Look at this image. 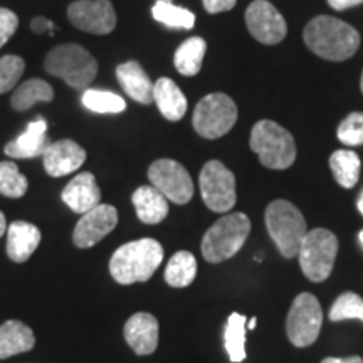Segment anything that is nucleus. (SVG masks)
Instances as JSON below:
<instances>
[{"label": "nucleus", "instance_id": "2f4dec72", "mask_svg": "<svg viewBox=\"0 0 363 363\" xmlns=\"http://www.w3.org/2000/svg\"><path fill=\"white\" fill-rule=\"evenodd\" d=\"M331 321L360 320L363 323V299L355 293H343L337 298L330 310Z\"/></svg>", "mask_w": 363, "mask_h": 363}, {"label": "nucleus", "instance_id": "c9c22d12", "mask_svg": "<svg viewBox=\"0 0 363 363\" xmlns=\"http://www.w3.org/2000/svg\"><path fill=\"white\" fill-rule=\"evenodd\" d=\"M202 2L208 13H220L234 9L238 0H202Z\"/></svg>", "mask_w": 363, "mask_h": 363}, {"label": "nucleus", "instance_id": "c03bdc74", "mask_svg": "<svg viewBox=\"0 0 363 363\" xmlns=\"http://www.w3.org/2000/svg\"><path fill=\"white\" fill-rule=\"evenodd\" d=\"M360 88H362V93H363V72H362V81H360Z\"/></svg>", "mask_w": 363, "mask_h": 363}, {"label": "nucleus", "instance_id": "ea45409f", "mask_svg": "<svg viewBox=\"0 0 363 363\" xmlns=\"http://www.w3.org/2000/svg\"><path fill=\"white\" fill-rule=\"evenodd\" d=\"M6 233H7V220H6V216H4V212H0V238H2Z\"/></svg>", "mask_w": 363, "mask_h": 363}, {"label": "nucleus", "instance_id": "f8f14e48", "mask_svg": "<svg viewBox=\"0 0 363 363\" xmlns=\"http://www.w3.org/2000/svg\"><path fill=\"white\" fill-rule=\"evenodd\" d=\"M67 17L83 33L104 35L116 27V12L110 0H76L67 9Z\"/></svg>", "mask_w": 363, "mask_h": 363}, {"label": "nucleus", "instance_id": "aec40b11", "mask_svg": "<svg viewBox=\"0 0 363 363\" xmlns=\"http://www.w3.org/2000/svg\"><path fill=\"white\" fill-rule=\"evenodd\" d=\"M116 78L131 99L140 104L153 103V83L136 61H126L116 67Z\"/></svg>", "mask_w": 363, "mask_h": 363}, {"label": "nucleus", "instance_id": "5701e85b", "mask_svg": "<svg viewBox=\"0 0 363 363\" xmlns=\"http://www.w3.org/2000/svg\"><path fill=\"white\" fill-rule=\"evenodd\" d=\"M35 345L34 331L17 320L0 325V360L33 350Z\"/></svg>", "mask_w": 363, "mask_h": 363}, {"label": "nucleus", "instance_id": "20e7f679", "mask_svg": "<svg viewBox=\"0 0 363 363\" xmlns=\"http://www.w3.org/2000/svg\"><path fill=\"white\" fill-rule=\"evenodd\" d=\"M251 233V220L242 212L220 217L202 239V256L207 262L227 261L234 257Z\"/></svg>", "mask_w": 363, "mask_h": 363}, {"label": "nucleus", "instance_id": "4be33fe9", "mask_svg": "<svg viewBox=\"0 0 363 363\" xmlns=\"http://www.w3.org/2000/svg\"><path fill=\"white\" fill-rule=\"evenodd\" d=\"M153 101L169 121H180L187 113V98L170 78H160L153 84Z\"/></svg>", "mask_w": 363, "mask_h": 363}, {"label": "nucleus", "instance_id": "dca6fc26", "mask_svg": "<svg viewBox=\"0 0 363 363\" xmlns=\"http://www.w3.org/2000/svg\"><path fill=\"white\" fill-rule=\"evenodd\" d=\"M125 340L136 355H152L158 345V321L150 313H136L126 321Z\"/></svg>", "mask_w": 363, "mask_h": 363}, {"label": "nucleus", "instance_id": "9b49d317", "mask_svg": "<svg viewBox=\"0 0 363 363\" xmlns=\"http://www.w3.org/2000/svg\"><path fill=\"white\" fill-rule=\"evenodd\" d=\"M148 179L167 201L177 206H184L192 201L194 182L184 165L170 158H160L153 162L148 169Z\"/></svg>", "mask_w": 363, "mask_h": 363}, {"label": "nucleus", "instance_id": "ddd939ff", "mask_svg": "<svg viewBox=\"0 0 363 363\" xmlns=\"http://www.w3.org/2000/svg\"><path fill=\"white\" fill-rule=\"evenodd\" d=\"M246 24L252 38L267 45L279 44L288 33L284 17L267 0H256L247 7Z\"/></svg>", "mask_w": 363, "mask_h": 363}, {"label": "nucleus", "instance_id": "f3484780", "mask_svg": "<svg viewBox=\"0 0 363 363\" xmlns=\"http://www.w3.org/2000/svg\"><path fill=\"white\" fill-rule=\"evenodd\" d=\"M62 202L76 214H86L101 203V190L89 172L76 175L62 190Z\"/></svg>", "mask_w": 363, "mask_h": 363}, {"label": "nucleus", "instance_id": "4468645a", "mask_svg": "<svg viewBox=\"0 0 363 363\" xmlns=\"http://www.w3.org/2000/svg\"><path fill=\"white\" fill-rule=\"evenodd\" d=\"M118 224V211L108 203H99L86 212L76 224L72 242L79 249L96 246L99 240L106 238Z\"/></svg>", "mask_w": 363, "mask_h": 363}, {"label": "nucleus", "instance_id": "a211bd4d", "mask_svg": "<svg viewBox=\"0 0 363 363\" xmlns=\"http://www.w3.org/2000/svg\"><path fill=\"white\" fill-rule=\"evenodd\" d=\"M49 145L51 142L48 138V123L44 118H35L24 133L6 145L4 153L11 158H38L44 155Z\"/></svg>", "mask_w": 363, "mask_h": 363}, {"label": "nucleus", "instance_id": "473e14b6", "mask_svg": "<svg viewBox=\"0 0 363 363\" xmlns=\"http://www.w3.org/2000/svg\"><path fill=\"white\" fill-rule=\"evenodd\" d=\"M26 71V62L21 56L7 54L0 59V94L11 91L19 83Z\"/></svg>", "mask_w": 363, "mask_h": 363}, {"label": "nucleus", "instance_id": "f257e3e1", "mask_svg": "<svg viewBox=\"0 0 363 363\" xmlns=\"http://www.w3.org/2000/svg\"><path fill=\"white\" fill-rule=\"evenodd\" d=\"M305 43L316 56L328 61H345L357 52L360 34L337 17H315L305 27Z\"/></svg>", "mask_w": 363, "mask_h": 363}, {"label": "nucleus", "instance_id": "2eb2a0df", "mask_svg": "<svg viewBox=\"0 0 363 363\" xmlns=\"http://www.w3.org/2000/svg\"><path fill=\"white\" fill-rule=\"evenodd\" d=\"M86 160L83 147L72 140H59L48 147L44 152V170L51 177H65L79 170Z\"/></svg>", "mask_w": 363, "mask_h": 363}, {"label": "nucleus", "instance_id": "412c9836", "mask_svg": "<svg viewBox=\"0 0 363 363\" xmlns=\"http://www.w3.org/2000/svg\"><path fill=\"white\" fill-rule=\"evenodd\" d=\"M131 202L135 206L136 216L143 224H160L169 216V201L153 185H143L136 189Z\"/></svg>", "mask_w": 363, "mask_h": 363}, {"label": "nucleus", "instance_id": "0eeeda50", "mask_svg": "<svg viewBox=\"0 0 363 363\" xmlns=\"http://www.w3.org/2000/svg\"><path fill=\"white\" fill-rule=\"evenodd\" d=\"M338 254V239L328 229L308 230L298 251L299 266L313 283H323L333 271Z\"/></svg>", "mask_w": 363, "mask_h": 363}, {"label": "nucleus", "instance_id": "a19ab883", "mask_svg": "<svg viewBox=\"0 0 363 363\" xmlns=\"http://www.w3.org/2000/svg\"><path fill=\"white\" fill-rule=\"evenodd\" d=\"M357 206H358V211H360V212H362V216H363V190L360 192V197H358Z\"/></svg>", "mask_w": 363, "mask_h": 363}, {"label": "nucleus", "instance_id": "c756f323", "mask_svg": "<svg viewBox=\"0 0 363 363\" xmlns=\"http://www.w3.org/2000/svg\"><path fill=\"white\" fill-rule=\"evenodd\" d=\"M81 101L89 111L101 113V115H115V113L125 111L126 103L125 99L118 94L111 93V91L104 89H91L88 88L83 93Z\"/></svg>", "mask_w": 363, "mask_h": 363}, {"label": "nucleus", "instance_id": "f704fd0d", "mask_svg": "<svg viewBox=\"0 0 363 363\" xmlns=\"http://www.w3.org/2000/svg\"><path fill=\"white\" fill-rule=\"evenodd\" d=\"M17 26H19V19L16 13L6 7H0V49L16 34Z\"/></svg>", "mask_w": 363, "mask_h": 363}, {"label": "nucleus", "instance_id": "e433bc0d", "mask_svg": "<svg viewBox=\"0 0 363 363\" xmlns=\"http://www.w3.org/2000/svg\"><path fill=\"white\" fill-rule=\"evenodd\" d=\"M30 29H33L35 34H45V33L52 34L56 33L57 27L52 21L45 19V17H35V19L30 22Z\"/></svg>", "mask_w": 363, "mask_h": 363}, {"label": "nucleus", "instance_id": "9d476101", "mask_svg": "<svg viewBox=\"0 0 363 363\" xmlns=\"http://www.w3.org/2000/svg\"><path fill=\"white\" fill-rule=\"evenodd\" d=\"M202 201L211 211L225 214L235 206V177L224 163L211 160L203 165L199 177Z\"/></svg>", "mask_w": 363, "mask_h": 363}, {"label": "nucleus", "instance_id": "7ed1b4c3", "mask_svg": "<svg viewBox=\"0 0 363 363\" xmlns=\"http://www.w3.org/2000/svg\"><path fill=\"white\" fill-rule=\"evenodd\" d=\"M49 74L61 78L76 91H86L98 74V62L79 44H62L48 54L44 62Z\"/></svg>", "mask_w": 363, "mask_h": 363}, {"label": "nucleus", "instance_id": "cd10ccee", "mask_svg": "<svg viewBox=\"0 0 363 363\" xmlns=\"http://www.w3.org/2000/svg\"><path fill=\"white\" fill-rule=\"evenodd\" d=\"M246 328L247 318L240 313H233L227 320L224 343L225 350L229 353V358L233 363H240L246 360Z\"/></svg>", "mask_w": 363, "mask_h": 363}, {"label": "nucleus", "instance_id": "423d86ee", "mask_svg": "<svg viewBox=\"0 0 363 363\" xmlns=\"http://www.w3.org/2000/svg\"><path fill=\"white\" fill-rule=\"evenodd\" d=\"M266 227L271 239L284 257L298 256L299 246L308 234V225L301 211L288 201H274L266 208Z\"/></svg>", "mask_w": 363, "mask_h": 363}, {"label": "nucleus", "instance_id": "1a4fd4ad", "mask_svg": "<svg viewBox=\"0 0 363 363\" xmlns=\"http://www.w3.org/2000/svg\"><path fill=\"white\" fill-rule=\"evenodd\" d=\"M323 325V310L311 293H301L294 298L286 320V333L294 347H310L320 337Z\"/></svg>", "mask_w": 363, "mask_h": 363}, {"label": "nucleus", "instance_id": "4c0bfd02", "mask_svg": "<svg viewBox=\"0 0 363 363\" xmlns=\"http://www.w3.org/2000/svg\"><path fill=\"white\" fill-rule=\"evenodd\" d=\"M330 7L335 11H347L350 7H357L363 4V0H328Z\"/></svg>", "mask_w": 363, "mask_h": 363}, {"label": "nucleus", "instance_id": "393cba45", "mask_svg": "<svg viewBox=\"0 0 363 363\" xmlns=\"http://www.w3.org/2000/svg\"><path fill=\"white\" fill-rule=\"evenodd\" d=\"M207 44L202 38H190L177 49L174 65L182 76H195L202 69Z\"/></svg>", "mask_w": 363, "mask_h": 363}, {"label": "nucleus", "instance_id": "f03ea898", "mask_svg": "<svg viewBox=\"0 0 363 363\" xmlns=\"http://www.w3.org/2000/svg\"><path fill=\"white\" fill-rule=\"evenodd\" d=\"M163 261V247L155 239H138L118 247L110 261L113 279L120 284L145 283Z\"/></svg>", "mask_w": 363, "mask_h": 363}, {"label": "nucleus", "instance_id": "a878e982", "mask_svg": "<svg viewBox=\"0 0 363 363\" xmlns=\"http://www.w3.org/2000/svg\"><path fill=\"white\" fill-rule=\"evenodd\" d=\"M360 157L352 150H337L330 157V169L333 172L335 180L343 189L355 187L360 179Z\"/></svg>", "mask_w": 363, "mask_h": 363}, {"label": "nucleus", "instance_id": "37998d69", "mask_svg": "<svg viewBox=\"0 0 363 363\" xmlns=\"http://www.w3.org/2000/svg\"><path fill=\"white\" fill-rule=\"evenodd\" d=\"M358 238H360V244H362V247H363V230L360 233V235H358Z\"/></svg>", "mask_w": 363, "mask_h": 363}, {"label": "nucleus", "instance_id": "79ce46f5", "mask_svg": "<svg viewBox=\"0 0 363 363\" xmlns=\"http://www.w3.org/2000/svg\"><path fill=\"white\" fill-rule=\"evenodd\" d=\"M256 323H257V320H256V318H252V320H249L247 328H249V330H254V328H256Z\"/></svg>", "mask_w": 363, "mask_h": 363}, {"label": "nucleus", "instance_id": "bb28decb", "mask_svg": "<svg viewBox=\"0 0 363 363\" xmlns=\"http://www.w3.org/2000/svg\"><path fill=\"white\" fill-rule=\"evenodd\" d=\"M197 276V261L189 251H179L165 267V281L174 288H187Z\"/></svg>", "mask_w": 363, "mask_h": 363}, {"label": "nucleus", "instance_id": "6e6552de", "mask_svg": "<svg viewBox=\"0 0 363 363\" xmlns=\"http://www.w3.org/2000/svg\"><path fill=\"white\" fill-rule=\"evenodd\" d=\"M238 121V106L224 93L207 94L194 111V128L202 138L216 140L229 133Z\"/></svg>", "mask_w": 363, "mask_h": 363}, {"label": "nucleus", "instance_id": "39448f33", "mask_svg": "<svg viewBox=\"0 0 363 363\" xmlns=\"http://www.w3.org/2000/svg\"><path fill=\"white\" fill-rule=\"evenodd\" d=\"M249 145L262 165L271 170H286L296 160L293 135L271 120H261L254 125Z\"/></svg>", "mask_w": 363, "mask_h": 363}, {"label": "nucleus", "instance_id": "7c9ffc66", "mask_svg": "<svg viewBox=\"0 0 363 363\" xmlns=\"http://www.w3.org/2000/svg\"><path fill=\"white\" fill-rule=\"evenodd\" d=\"M29 182L13 162H0V194L9 199L24 197Z\"/></svg>", "mask_w": 363, "mask_h": 363}, {"label": "nucleus", "instance_id": "72a5a7b5", "mask_svg": "<svg viewBox=\"0 0 363 363\" xmlns=\"http://www.w3.org/2000/svg\"><path fill=\"white\" fill-rule=\"evenodd\" d=\"M338 140L348 147L363 145V113H350L338 126Z\"/></svg>", "mask_w": 363, "mask_h": 363}, {"label": "nucleus", "instance_id": "6ab92c4d", "mask_svg": "<svg viewBox=\"0 0 363 363\" xmlns=\"http://www.w3.org/2000/svg\"><path fill=\"white\" fill-rule=\"evenodd\" d=\"M40 230L26 220H16L7 227V256L13 262H26L40 242Z\"/></svg>", "mask_w": 363, "mask_h": 363}, {"label": "nucleus", "instance_id": "b1692460", "mask_svg": "<svg viewBox=\"0 0 363 363\" xmlns=\"http://www.w3.org/2000/svg\"><path fill=\"white\" fill-rule=\"evenodd\" d=\"M54 99V89L43 79H29L16 89L11 99L12 108L16 111H26L33 108L35 103H49Z\"/></svg>", "mask_w": 363, "mask_h": 363}, {"label": "nucleus", "instance_id": "c85d7f7f", "mask_svg": "<svg viewBox=\"0 0 363 363\" xmlns=\"http://www.w3.org/2000/svg\"><path fill=\"white\" fill-rule=\"evenodd\" d=\"M153 19L170 29H187L190 30L195 24V16L189 9L175 6L172 0H157L152 9Z\"/></svg>", "mask_w": 363, "mask_h": 363}, {"label": "nucleus", "instance_id": "58836bf2", "mask_svg": "<svg viewBox=\"0 0 363 363\" xmlns=\"http://www.w3.org/2000/svg\"><path fill=\"white\" fill-rule=\"evenodd\" d=\"M321 363H363V358L358 355L353 357H347V358H337V357H328L325 358Z\"/></svg>", "mask_w": 363, "mask_h": 363}]
</instances>
